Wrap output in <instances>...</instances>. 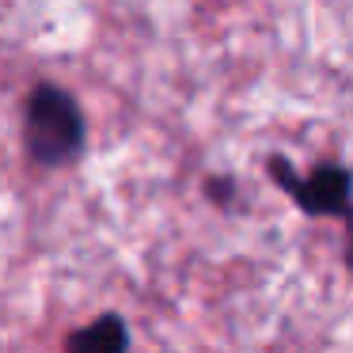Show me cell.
<instances>
[{
    "instance_id": "6da1fadb",
    "label": "cell",
    "mask_w": 353,
    "mask_h": 353,
    "mask_svg": "<svg viewBox=\"0 0 353 353\" xmlns=\"http://www.w3.org/2000/svg\"><path fill=\"white\" fill-rule=\"evenodd\" d=\"M23 145L34 168H69L88 145V122L77 95L57 84H34L23 103Z\"/></svg>"
},
{
    "instance_id": "7a4b0ae2",
    "label": "cell",
    "mask_w": 353,
    "mask_h": 353,
    "mask_svg": "<svg viewBox=\"0 0 353 353\" xmlns=\"http://www.w3.org/2000/svg\"><path fill=\"white\" fill-rule=\"evenodd\" d=\"M270 168V179L296 201L300 213L307 216H345L353 221V171L345 163H319L312 168L307 175H296L285 156H270L266 160Z\"/></svg>"
},
{
    "instance_id": "3957f363",
    "label": "cell",
    "mask_w": 353,
    "mask_h": 353,
    "mask_svg": "<svg viewBox=\"0 0 353 353\" xmlns=\"http://www.w3.org/2000/svg\"><path fill=\"white\" fill-rule=\"evenodd\" d=\"M130 345V327L122 315H99V319L84 323L80 330L65 334V350L80 353H118Z\"/></svg>"
},
{
    "instance_id": "277c9868",
    "label": "cell",
    "mask_w": 353,
    "mask_h": 353,
    "mask_svg": "<svg viewBox=\"0 0 353 353\" xmlns=\"http://www.w3.org/2000/svg\"><path fill=\"white\" fill-rule=\"evenodd\" d=\"M232 190H236L232 179H209V183H205V194L216 201V205H221V198H232Z\"/></svg>"
},
{
    "instance_id": "5b68a950",
    "label": "cell",
    "mask_w": 353,
    "mask_h": 353,
    "mask_svg": "<svg viewBox=\"0 0 353 353\" xmlns=\"http://www.w3.org/2000/svg\"><path fill=\"white\" fill-rule=\"evenodd\" d=\"M345 266H350V274H353V221H350V247H345Z\"/></svg>"
}]
</instances>
